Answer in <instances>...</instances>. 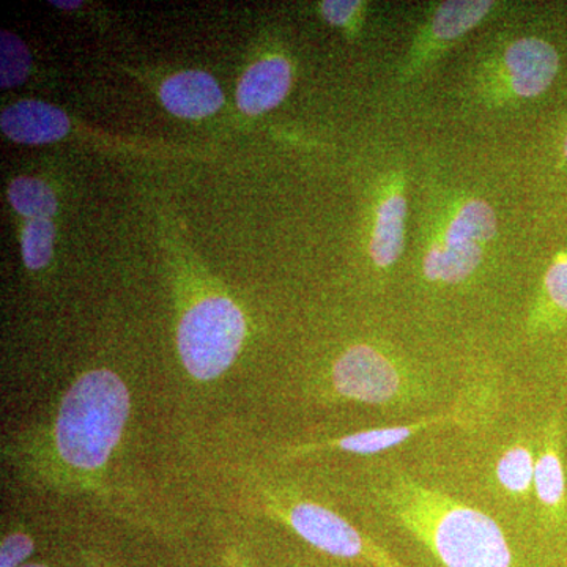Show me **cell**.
<instances>
[{
	"instance_id": "ba28073f",
	"label": "cell",
	"mask_w": 567,
	"mask_h": 567,
	"mask_svg": "<svg viewBox=\"0 0 567 567\" xmlns=\"http://www.w3.org/2000/svg\"><path fill=\"white\" fill-rule=\"evenodd\" d=\"M0 128L18 144L43 145L65 137L70 132V118L50 103L24 100L2 111Z\"/></svg>"
},
{
	"instance_id": "d4e9b609",
	"label": "cell",
	"mask_w": 567,
	"mask_h": 567,
	"mask_svg": "<svg viewBox=\"0 0 567 567\" xmlns=\"http://www.w3.org/2000/svg\"><path fill=\"white\" fill-rule=\"evenodd\" d=\"M78 567H114V566H110V565H107V563L89 561V563H84V565H81Z\"/></svg>"
},
{
	"instance_id": "ffe728a7",
	"label": "cell",
	"mask_w": 567,
	"mask_h": 567,
	"mask_svg": "<svg viewBox=\"0 0 567 567\" xmlns=\"http://www.w3.org/2000/svg\"><path fill=\"white\" fill-rule=\"evenodd\" d=\"M37 550L35 537L22 527L10 528L0 539V567H22Z\"/></svg>"
},
{
	"instance_id": "44dd1931",
	"label": "cell",
	"mask_w": 567,
	"mask_h": 567,
	"mask_svg": "<svg viewBox=\"0 0 567 567\" xmlns=\"http://www.w3.org/2000/svg\"><path fill=\"white\" fill-rule=\"evenodd\" d=\"M544 292L551 311L567 315V256L558 257L544 278Z\"/></svg>"
},
{
	"instance_id": "484cf974",
	"label": "cell",
	"mask_w": 567,
	"mask_h": 567,
	"mask_svg": "<svg viewBox=\"0 0 567 567\" xmlns=\"http://www.w3.org/2000/svg\"><path fill=\"white\" fill-rule=\"evenodd\" d=\"M22 567H51V566L44 561H31V563H28V565H24Z\"/></svg>"
},
{
	"instance_id": "cb8c5ba5",
	"label": "cell",
	"mask_w": 567,
	"mask_h": 567,
	"mask_svg": "<svg viewBox=\"0 0 567 567\" xmlns=\"http://www.w3.org/2000/svg\"><path fill=\"white\" fill-rule=\"evenodd\" d=\"M51 3H52V6L59 7V9H65V10L78 9V7L81 6V2H61V0H59V2H51Z\"/></svg>"
},
{
	"instance_id": "3957f363",
	"label": "cell",
	"mask_w": 567,
	"mask_h": 567,
	"mask_svg": "<svg viewBox=\"0 0 567 567\" xmlns=\"http://www.w3.org/2000/svg\"><path fill=\"white\" fill-rule=\"evenodd\" d=\"M240 486L264 516L290 529L309 547L339 561L369 567H409L334 509L259 472L240 470Z\"/></svg>"
},
{
	"instance_id": "8fae6325",
	"label": "cell",
	"mask_w": 567,
	"mask_h": 567,
	"mask_svg": "<svg viewBox=\"0 0 567 567\" xmlns=\"http://www.w3.org/2000/svg\"><path fill=\"white\" fill-rule=\"evenodd\" d=\"M559 434L558 420L554 417L544 431L543 450L536 458L533 487L540 506L547 511L551 520H559L566 509V473Z\"/></svg>"
},
{
	"instance_id": "277c9868",
	"label": "cell",
	"mask_w": 567,
	"mask_h": 567,
	"mask_svg": "<svg viewBox=\"0 0 567 567\" xmlns=\"http://www.w3.org/2000/svg\"><path fill=\"white\" fill-rule=\"evenodd\" d=\"M246 319L233 298L207 295L183 311L177 327V352L194 382L221 379L244 349Z\"/></svg>"
},
{
	"instance_id": "9a60e30c",
	"label": "cell",
	"mask_w": 567,
	"mask_h": 567,
	"mask_svg": "<svg viewBox=\"0 0 567 567\" xmlns=\"http://www.w3.org/2000/svg\"><path fill=\"white\" fill-rule=\"evenodd\" d=\"M496 234V216L484 200H470L447 227L445 241L451 244H486Z\"/></svg>"
},
{
	"instance_id": "e0dca14e",
	"label": "cell",
	"mask_w": 567,
	"mask_h": 567,
	"mask_svg": "<svg viewBox=\"0 0 567 567\" xmlns=\"http://www.w3.org/2000/svg\"><path fill=\"white\" fill-rule=\"evenodd\" d=\"M536 458L525 443L507 447L496 462L495 475L507 494L525 496L535 487Z\"/></svg>"
},
{
	"instance_id": "52a82bcc",
	"label": "cell",
	"mask_w": 567,
	"mask_h": 567,
	"mask_svg": "<svg viewBox=\"0 0 567 567\" xmlns=\"http://www.w3.org/2000/svg\"><path fill=\"white\" fill-rule=\"evenodd\" d=\"M505 65L513 92L522 99H535L557 78L559 58L548 41L528 37L507 48Z\"/></svg>"
},
{
	"instance_id": "7c38bea8",
	"label": "cell",
	"mask_w": 567,
	"mask_h": 567,
	"mask_svg": "<svg viewBox=\"0 0 567 567\" xmlns=\"http://www.w3.org/2000/svg\"><path fill=\"white\" fill-rule=\"evenodd\" d=\"M406 200L402 194L388 197L377 210L371 256L380 268L398 262L404 249Z\"/></svg>"
},
{
	"instance_id": "ac0fdd59",
	"label": "cell",
	"mask_w": 567,
	"mask_h": 567,
	"mask_svg": "<svg viewBox=\"0 0 567 567\" xmlns=\"http://www.w3.org/2000/svg\"><path fill=\"white\" fill-rule=\"evenodd\" d=\"M54 224L50 219L29 221L22 230L21 252L25 267L40 271L50 265L54 254Z\"/></svg>"
},
{
	"instance_id": "6da1fadb",
	"label": "cell",
	"mask_w": 567,
	"mask_h": 567,
	"mask_svg": "<svg viewBox=\"0 0 567 567\" xmlns=\"http://www.w3.org/2000/svg\"><path fill=\"white\" fill-rule=\"evenodd\" d=\"M132 409V391L117 372L107 368L82 372L63 391L44 427L25 436L22 465L54 491H99L121 447Z\"/></svg>"
},
{
	"instance_id": "4316f807",
	"label": "cell",
	"mask_w": 567,
	"mask_h": 567,
	"mask_svg": "<svg viewBox=\"0 0 567 567\" xmlns=\"http://www.w3.org/2000/svg\"><path fill=\"white\" fill-rule=\"evenodd\" d=\"M565 158L567 159V136H566V140H565Z\"/></svg>"
},
{
	"instance_id": "4fadbf2b",
	"label": "cell",
	"mask_w": 567,
	"mask_h": 567,
	"mask_svg": "<svg viewBox=\"0 0 567 567\" xmlns=\"http://www.w3.org/2000/svg\"><path fill=\"white\" fill-rule=\"evenodd\" d=\"M481 262L483 249L480 245L445 241L425 254L424 276L432 282L461 284L475 274Z\"/></svg>"
},
{
	"instance_id": "d6986e66",
	"label": "cell",
	"mask_w": 567,
	"mask_h": 567,
	"mask_svg": "<svg viewBox=\"0 0 567 567\" xmlns=\"http://www.w3.org/2000/svg\"><path fill=\"white\" fill-rule=\"evenodd\" d=\"M32 55L20 37L0 33V87L11 89L22 84L31 71Z\"/></svg>"
},
{
	"instance_id": "5bb4252c",
	"label": "cell",
	"mask_w": 567,
	"mask_h": 567,
	"mask_svg": "<svg viewBox=\"0 0 567 567\" xmlns=\"http://www.w3.org/2000/svg\"><path fill=\"white\" fill-rule=\"evenodd\" d=\"M494 2L486 0H458V2H446L436 10L434 21L431 24L432 37L440 41L456 40L464 33L475 29Z\"/></svg>"
},
{
	"instance_id": "8992f818",
	"label": "cell",
	"mask_w": 567,
	"mask_h": 567,
	"mask_svg": "<svg viewBox=\"0 0 567 567\" xmlns=\"http://www.w3.org/2000/svg\"><path fill=\"white\" fill-rule=\"evenodd\" d=\"M447 423H461V417L454 413L446 415L424 416L412 423L388 425V427L365 429V431L352 432L333 439L322 440V442L300 443V445L287 446L282 451V457L300 458L320 453H344L354 454V456H374V454L385 453L391 447L401 446L409 442L413 436L427 431V429L439 427Z\"/></svg>"
},
{
	"instance_id": "603a6c76",
	"label": "cell",
	"mask_w": 567,
	"mask_h": 567,
	"mask_svg": "<svg viewBox=\"0 0 567 567\" xmlns=\"http://www.w3.org/2000/svg\"><path fill=\"white\" fill-rule=\"evenodd\" d=\"M221 567H256L248 546L241 540H230L223 548Z\"/></svg>"
},
{
	"instance_id": "9c48e42d",
	"label": "cell",
	"mask_w": 567,
	"mask_h": 567,
	"mask_svg": "<svg viewBox=\"0 0 567 567\" xmlns=\"http://www.w3.org/2000/svg\"><path fill=\"white\" fill-rule=\"evenodd\" d=\"M159 99L175 117L199 121L221 110L224 93L218 82L205 71L189 70L163 82Z\"/></svg>"
},
{
	"instance_id": "7a4b0ae2",
	"label": "cell",
	"mask_w": 567,
	"mask_h": 567,
	"mask_svg": "<svg viewBox=\"0 0 567 567\" xmlns=\"http://www.w3.org/2000/svg\"><path fill=\"white\" fill-rule=\"evenodd\" d=\"M377 495L398 527L439 567H528L494 517L445 492L395 475Z\"/></svg>"
},
{
	"instance_id": "2e32d148",
	"label": "cell",
	"mask_w": 567,
	"mask_h": 567,
	"mask_svg": "<svg viewBox=\"0 0 567 567\" xmlns=\"http://www.w3.org/2000/svg\"><path fill=\"white\" fill-rule=\"evenodd\" d=\"M11 207L29 221L51 219L58 213V197L48 183L32 177H18L9 188Z\"/></svg>"
},
{
	"instance_id": "30bf717a",
	"label": "cell",
	"mask_w": 567,
	"mask_h": 567,
	"mask_svg": "<svg viewBox=\"0 0 567 567\" xmlns=\"http://www.w3.org/2000/svg\"><path fill=\"white\" fill-rule=\"evenodd\" d=\"M290 84L292 70L286 59L270 58L254 63L238 84V107L248 115L275 110L286 99Z\"/></svg>"
},
{
	"instance_id": "5b68a950",
	"label": "cell",
	"mask_w": 567,
	"mask_h": 567,
	"mask_svg": "<svg viewBox=\"0 0 567 567\" xmlns=\"http://www.w3.org/2000/svg\"><path fill=\"white\" fill-rule=\"evenodd\" d=\"M322 394L331 402L390 409L406 404L416 385L390 354L374 346L354 344L334 358Z\"/></svg>"
},
{
	"instance_id": "7402d4cb",
	"label": "cell",
	"mask_w": 567,
	"mask_h": 567,
	"mask_svg": "<svg viewBox=\"0 0 567 567\" xmlns=\"http://www.w3.org/2000/svg\"><path fill=\"white\" fill-rule=\"evenodd\" d=\"M361 2L357 0H327L322 3L324 20L333 25H346L360 9Z\"/></svg>"
}]
</instances>
